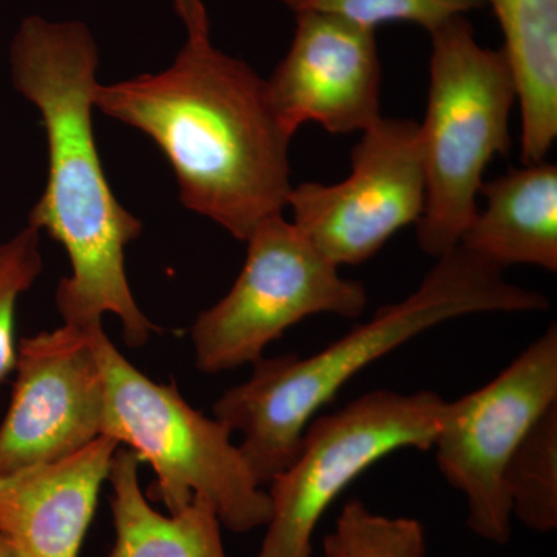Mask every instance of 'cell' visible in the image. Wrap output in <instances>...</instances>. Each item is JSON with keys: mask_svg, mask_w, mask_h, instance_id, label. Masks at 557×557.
<instances>
[{"mask_svg": "<svg viewBox=\"0 0 557 557\" xmlns=\"http://www.w3.org/2000/svg\"><path fill=\"white\" fill-rule=\"evenodd\" d=\"M98 62L97 42L78 21L28 16L11 42L14 89L39 110L49 145V178L28 225L67 251L72 276L57 289L65 324L89 327L116 314L127 346L138 348L157 330L135 302L124 269V249L143 225L116 200L102 170L91 121Z\"/></svg>", "mask_w": 557, "mask_h": 557, "instance_id": "obj_1", "label": "cell"}, {"mask_svg": "<svg viewBox=\"0 0 557 557\" xmlns=\"http://www.w3.org/2000/svg\"><path fill=\"white\" fill-rule=\"evenodd\" d=\"M94 104L148 135L174 170L183 207L236 239L287 208L293 137L267 79L209 38L188 39L164 72L97 84Z\"/></svg>", "mask_w": 557, "mask_h": 557, "instance_id": "obj_2", "label": "cell"}, {"mask_svg": "<svg viewBox=\"0 0 557 557\" xmlns=\"http://www.w3.org/2000/svg\"><path fill=\"white\" fill-rule=\"evenodd\" d=\"M548 307L547 296L511 284L504 270L457 247L440 256L412 295L381 307L318 354L260 358L251 379L218 399L214 417L244 435L239 449L249 471L270 485L292 463L319 410L373 362L450 319Z\"/></svg>", "mask_w": 557, "mask_h": 557, "instance_id": "obj_3", "label": "cell"}, {"mask_svg": "<svg viewBox=\"0 0 557 557\" xmlns=\"http://www.w3.org/2000/svg\"><path fill=\"white\" fill-rule=\"evenodd\" d=\"M428 108L420 124L426 197L417 239L440 258L460 245L478 212L483 175L509 149L518 101L504 50L486 49L465 16L431 33Z\"/></svg>", "mask_w": 557, "mask_h": 557, "instance_id": "obj_4", "label": "cell"}, {"mask_svg": "<svg viewBox=\"0 0 557 557\" xmlns=\"http://www.w3.org/2000/svg\"><path fill=\"white\" fill-rule=\"evenodd\" d=\"M94 344L106 381L102 435L124 443L157 472L153 497L175 515L194 496L207 497L234 533L269 525L270 494L249 471L239 446L218 418L190 408L174 384L143 375L120 354L102 325Z\"/></svg>", "mask_w": 557, "mask_h": 557, "instance_id": "obj_5", "label": "cell"}, {"mask_svg": "<svg viewBox=\"0 0 557 557\" xmlns=\"http://www.w3.org/2000/svg\"><path fill=\"white\" fill-rule=\"evenodd\" d=\"M446 399L431 391H373L313 418L298 453L270 482L271 519L260 557H311V537L333 502L376 461L432 449Z\"/></svg>", "mask_w": 557, "mask_h": 557, "instance_id": "obj_6", "label": "cell"}, {"mask_svg": "<svg viewBox=\"0 0 557 557\" xmlns=\"http://www.w3.org/2000/svg\"><path fill=\"white\" fill-rule=\"evenodd\" d=\"M245 242L247 260L233 288L190 330L201 372L255 364L285 330L313 314L357 319L368 307L364 285L341 276L284 214L260 222Z\"/></svg>", "mask_w": 557, "mask_h": 557, "instance_id": "obj_7", "label": "cell"}, {"mask_svg": "<svg viewBox=\"0 0 557 557\" xmlns=\"http://www.w3.org/2000/svg\"><path fill=\"white\" fill-rule=\"evenodd\" d=\"M555 405L556 324L496 379L446 401L432 448L443 478L467 497L468 525L478 536L507 544L512 512L505 471L531 428Z\"/></svg>", "mask_w": 557, "mask_h": 557, "instance_id": "obj_8", "label": "cell"}, {"mask_svg": "<svg viewBox=\"0 0 557 557\" xmlns=\"http://www.w3.org/2000/svg\"><path fill=\"white\" fill-rule=\"evenodd\" d=\"M426 197L420 123L381 119L351 150V171L335 185L293 186L296 228L336 267L358 265L399 230L420 220Z\"/></svg>", "mask_w": 557, "mask_h": 557, "instance_id": "obj_9", "label": "cell"}, {"mask_svg": "<svg viewBox=\"0 0 557 557\" xmlns=\"http://www.w3.org/2000/svg\"><path fill=\"white\" fill-rule=\"evenodd\" d=\"M100 324H64L21 339L0 424V475L62 460L102 435L106 381L94 344Z\"/></svg>", "mask_w": 557, "mask_h": 557, "instance_id": "obj_10", "label": "cell"}, {"mask_svg": "<svg viewBox=\"0 0 557 557\" xmlns=\"http://www.w3.org/2000/svg\"><path fill=\"white\" fill-rule=\"evenodd\" d=\"M267 91L284 129L307 123L335 135L364 132L381 116L376 32L330 14H296V32Z\"/></svg>", "mask_w": 557, "mask_h": 557, "instance_id": "obj_11", "label": "cell"}, {"mask_svg": "<svg viewBox=\"0 0 557 557\" xmlns=\"http://www.w3.org/2000/svg\"><path fill=\"white\" fill-rule=\"evenodd\" d=\"M119 446L100 435L73 456L0 475V537L21 557H78Z\"/></svg>", "mask_w": 557, "mask_h": 557, "instance_id": "obj_12", "label": "cell"}, {"mask_svg": "<svg viewBox=\"0 0 557 557\" xmlns=\"http://www.w3.org/2000/svg\"><path fill=\"white\" fill-rule=\"evenodd\" d=\"M478 209L458 247L498 269L534 265L557 271V168L525 164L480 189Z\"/></svg>", "mask_w": 557, "mask_h": 557, "instance_id": "obj_13", "label": "cell"}, {"mask_svg": "<svg viewBox=\"0 0 557 557\" xmlns=\"http://www.w3.org/2000/svg\"><path fill=\"white\" fill-rule=\"evenodd\" d=\"M504 33L515 78L523 164L547 159L557 138V0H486Z\"/></svg>", "mask_w": 557, "mask_h": 557, "instance_id": "obj_14", "label": "cell"}, {"mask_svg": "<svg viewBox=\"0 0 557 557\" xmlns=\"http://www.w3.org/2000/svg\"><path fill=\"white\" fill-rule=\"evenodd\" d=\"M138 465L137 454L123 448L110 463L116 539L109 557H226L211 502L194 496L175 515L161 516L139 490Z\"/></svg>", "mask_w": 557, "mask_h": 557, "instance_id": "obj_15", "label": "cell"}, {"mask_svg": "<svg viewBox=\"0 0 557 557\" xmlns=\"http://www.w3.org/2000/svg\"><path fill=\"white\" fill-rule=\"evenodd\" d=\"M512 518L541 533L557 527V405L520 443L505 471Z\"/></svg>", "mask_w": 557, "mask_h": 557, "instance_id": "obj_16", "label": "cell"}, {"mask_svg": "<svg viewBox=\"0 0 557 557\" xmlns=\"http://www.w3.org/2000/svg\"><path fill=\"white\" fill-rule=\"evenodd\" d=\"M426 537L417 519L387 518L362 502L348 500L332 533L325 557H426Z\"/></svg>", "mask_w": 557, "mask_h": 557, "instance_id": "obj_17", "label": "cell"}, {"mask_svg": "<svg viewBox=\"0 0 557 557\" xmlns=\"http://www.w3.org/2000/svg\"><path fill=\"white\" fill-rule=\"evenodd\" d=\"M298 13H322L375 30L391 22H409L424 30H437L454 17L486 7V0H278Z\"/></svg>", "mask_w": 557, "mask_h": 557, "instance_id": "obj_18", "label": "cell"}, {"mask_svg": "<svg viewBox=\"0 0 557 557\" xmlns=\"http://www.w3.org/2000/svg\"><path fill=\"white\" fill-rule=\"evenodd\" d=\"M39 234V230L27 225L9 242L0 244V383L14 372L16 366L14 324L17 300L42 271Z\"/></svg>", "mask_w": 557, "mask_h": 557, "instance_id": "obj_19", "label": "cell"}, {"mask_svg": "<svg viewBox=\"0 0 557 557\" xmlns=\"http://www.w3.org/2000/svg\"><path fill=\"white\" fill-rule=\"evenodd\" d=\"M180 20L188 30V39L209 38V17L203 0H172Z\"/></svg>", "mask_w": 557, "mask_h": 557, "instance_id": "obj_20", "label": "cell"}, {"mask_svg": "<svg viewBox=\"0 0 557 557\" xmlns=\"http://www.w3.org/2000/svg\"><path fill=\"white\" fill-rule=\"evenodd\" d=\"M0 557H21L20 553L16 552L5 539L0 537Z\"/></svg>", "mask_w": 557, "mask_h": 557, "instance_id": "obj_21", "label": "cell"}]
</instances>
